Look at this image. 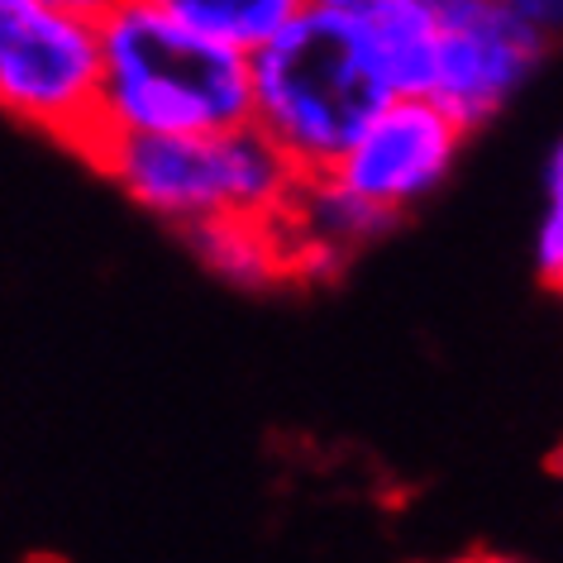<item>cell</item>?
<instances>
[{
	"label": "cell",
	"mask_w": 563,
	"mask_h": 563,
	"mask_svg": "<svg viewBox=\"0 0 563 563\" xmlns=\"http://www.w3.org/2000/svg\"><path fill=\"white\" fill-rule=\"evenodd\" d=\"M253 124L273 134L301 177L334 173L349 144L391 96L368 20L306 5L273 44L249 58Z\"/></svg>",
	"instance_id": "obj_1"
},
{
	"label": "cell",
	"mask_w": 563,
	"mask_h": 563,
	"mask_svg": "<svg viewBox=\"0 0 563 563\" xmlns=\"http://www.w3.org/2000/svg\"><path fill=\"white\" fill-rule=\"evenodd\" d=\"M101 44L106 130L210 134L253 120L249 53L191 30L163 0H115L110 15H101Z\"/></svg>",
	"instance_id": "obj_2"
},
{
	"label": "cell",
	"mask_w": 563,
	"mask_h": 563,
	"mask_svg": "<svg viewBox=\"0 0 563 563\" xmlns=\"http://www.w3.org/2000/svg\"><path fill=\"white\" fill-rule=\"evenodd\" d=\"M81 158H91L139 210L177 234L216 216L282 220L301 187V167L253 120L210 134L106 130Z\"/></svg>",
	"instance_id": "obj_3"
},
{
	"label": "cell",
	"mask_w": 563,
	"mask_h": 563,
	"mask_svg": "<svg viewBox=\"0 0 563 563\" xmlns=\"http://www.w3.org/2000/svg\"><path fill=\"white\" fill-rule=\"evenodd\" d=\"M101 20L38 0H0V106L24 130L87 153L101 139Z\"/></svg>",
	"instance_id": "obj_4"
},
{
	"label": "cell",
	"mask_w": 563,
	"mask_h": 563,
	"mask_svg": "<svg viewBox=\"0 0 563 563\" xmlns=\"http://www.w3.org/2000/svg\"><path fill=\"white\" fill-rule=\"evenodd\" d=\"M463 134H468L463 120L434 96H391L368 120V130L349 144L334 177L391 216H406L434 187H444Z\"/></svg>",
	"instance_id": "obj_5"
},
{
	"label": "cell",
	"mask_w": 563,
	"mask_h": 563,
	"mask_svg": "<svg viewBox=\"0 0 563 563\" xmlns=\"http://www.w3.org/2000/svg\"><path fill=\"white\" fill-rule=\"evenodd\" d=\"M549 38L526 24L511 5L487 10L459 30H444L440 73H434V101H444L463 120V130H483L497 110L526 87Z\"/></svg>",
	"instance_id": "obj_6"
},
{
	"label": "cell",
	"mask_w": 563,
	"mask_h": 563,
	"mask_svg": "<svg viewBox=\"0 0 563 563\" xmlns=\"http://www.w3.org/2000/svg\"><path fill=\"white\" fill-rule=\"evenodd\" d=\"M282 224L291 234L297 267H330L349 258L354 249L383 239L397 224V216L368 201V196H358L354 187H344L334 173H320V177H301L297 201L287 206Z\"/></svg>",
	"instance_id": "obj_7"
},
{
	"label": "cell",
	"mask_w": 563,
	"mask_h": 563,
	"mask_svg": "<svg viewBox=\"0 0 563 563\" xmlns=\"http://www.w3.org/2000/svg\"><path fill=\"white\" fill-rule=\"evenodd\" d=\"M181 239L201 258L206 273H216L220 282L244 287V291L273 287L277 277L297 273L287 224L267 220V216H216V220L187 224Z\"/></svg>",
	"instance_id": "obj_8"
},
{
	"label": "cell",
	"mask_w": 563,
	"mask_h": 563,
	"mask_svg": "<svg viewBox=\"0 0 563 563\" xmlns=\"http://www.w3.org/2000/svg\"><path fill=\"white\" fill-rule=\"evenodd\" d=\"M368 30L387 87L397 96H430L434 73H440L444 30L426 0H387L377 15H368Z\"/></svg>",
	"instance_id": "obj_9"
},
{
	"label": "cell",
	"mask_w": 563,
	"mask_h": 563,
	"mask_svg": "<svg viewBox=\"0 0 563 563\" xmlns=\"http://www.w3.org/2000/svg\"><path fill=\"white\" fill-rule=\"evenodd\" d=\"M177 20H187L191 30L210 34L224 48L239 53H258L263 44L287 30L311 0H163Z\"/></svg>",
	"instance_id": "obj_10"
},
{
	"label": "cell",
	"mask_w": 563,
	"mask_h": 563,
	"mask_svg": "<svg viewBox=\"0 0 563 563\" xmlns=\"http://www.w3.org/2000/svg\"><path fill=\"white\" fill-rule=\"evenodd\" d=\"M534 258H540L544 277H554L563 258V139L554 144L544 167V210H540V230H534Z\"/></svg>",
	"instance_id": "obj_11"
},
{
	"label": "cell",
	"mask_w": 563,
	"mask_h": 563,
	"mask_svg": "<svg viewBox=\"0 0 563 563\" xmlns=\"http://www.w3.org/2000/svg\"><path fill=\"white\" fill-rule=\"evenodd\" d=\"M506 5H511L526 24H534L549 44L563 38V0H506Z\"/></svg>",
	"instance_id": "obj_12"
},
{
	"label": "cell",
	"mask_w": 563,
	"mask_h": 563,
	"mask_svg": "<svg viewBox=\"0 0 563 563\" xmlns=\"http://www.w3.org/2000/svg\"><path fill=\"white\" fill-rule=\"evenodd\" d=\"M430 15L440 20V30H459V24H468L477 15H487V10H497L501 0H426Z\"/></svg>",
	"instance_id": "obj_13"
},
{
	"label": "cell",
	"mask_w": 563,
	"mask_h": 563,
	"mask_svg": "<svg viewBox=\"0 0 563 563\" xmlns=\"http://www.w3.org/2000/svg\"><path fill=\"white\" fill-rule=\"evenodd\" d=\"M311 5H325V10H340V15H354V20H368L387 0H311Z\"/></svg>",
	"instance_id": "obj_14"
},
{
	"label": "cell",
	"mask_w": 563,
	"mask_h": 563,
	"mask_svg": "<svg viewBox=\"0 0 563 563\" xmlns=\"http://www.w3.org/2000/svg\"><path fill=\"white\" fill-rule=\"evenodd\" d=\"M38 5L73 10V15H91V20H101V15H110V5H115V0H38Z\"/></svg>",
	"instance_id": "obj_15"
},
{
	"label": "cell",
	"mask_w": 563,
	"mask_h": 563,
	"mask_svg": "<svg viewBox=\"0 0 563 563\" xmlns=\"http://www.w3.org/2000/svg\"><path fill=\"white\" fill-rule=\"evenodd\" d=\"M549 282H554V287L563 291V258H559V267H554V277H549Z\"/></svg>",
	"instance_id": "obj_16"
}]
</instances>
